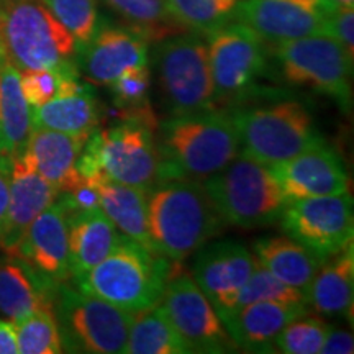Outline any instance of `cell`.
I'll return each mask as SVG.
<instances>
[{
	"instance_id": "obj_1",
	"label": "cell",
	"mask_w": 354,
	"mask_h": 354,
	"mask_svg": "<svg viewBox=\"0 0 354 354\" xmlns=\"http://www.w3.org/2000/svg\"><path fill=\"white\" fill-rule=\"evenodd\" d=\"M156 184L205 180L238 156V138L230 112L212 109L177 115L156 127Z\"/></svg>"
},
{
	"instance_id": "obj_2",
	"label": "cell",
	"mask_w": 354,
	"mask_h": 354,
	"mask_svg": "<svg viewBox=\"0 0 354 354\" xmlns=\"http://www.w3.org/2000/svg\"><path fill=\"white\" fill-rule=\"evenodd\" d=\"M151 190L146 197L149 238L153 250L167 259H187L227 223L197 180H167Z\"/></svg>"
},
{
	"instance_id": "obj_3",
	"label": "cell",
	"mask_w": 354,
	"mask_h": 354,
	"mask_svg": "<svg viewBox=\"0 0 354 354\" xmlns=\"http://www.w3.org/2000/svg\"><path fill=\"white\" fill-rule=\"evenodd\" d=\"M171 274V259L122 234L107 258L74 277V284L136 315L161 302Z\"/></svg>"
},
{
	"instance_id": "obj_4",
	"label": "cell",
	"mask_w": 354,
	"mask_h": 354,
	"mask_svg": "<svg viewBox=\"0 0 354 354\" xmlns=\"http://www.w3.org/2000/svg\"><path fill=\"white\" fill-rule=\"evenodd\" d=\"M77 51L41 0H0V53L19 71L77 68Z\"/></svg>"
},
{
	"instance_id": "obj_5",
	"label": "cell",
	"mask_w": 354,
	"mask_h": 354,
	"mask_svg": "<svg viewBox=\"0 0 354 354\" xmlns=\"http://www.w3.org/2000/svg\"><path fill=\"white\" fill-rule=\"evenodd\" d=\"M238 138V156L274 166L325 143L312 115L297 100H271L230 110Z\"/></svg>"
},
{
	"instance_id": "obj_6",
	"label": "cell",
	"mask_w": 354,
	"mask_h": 354,
	"mask_svg": "<svg viewBox=\"0 0 354 354\" xmlns=\"http://www.w3.org/2000/svg\"><path fill=\"white\" fill-rule=\"evenodd\" d=\"M154 130L140 118L128 117H122L112 127L95 128L79 154V174L86 180L104 177L148 192L156 185Z\"/></svg>"
},
{
	"instance_id": "obj_7",
	"label": "cell",
	"mask_w": 354,
	"mask_h": 354,
	"mask_svg": "<svg viewBox=\"0 0 354 354\" xmlns=\"http://www.w3.org/2000/svg\"><path fill=\"white\" fill-rule=\"evenodd\" d=\"M203 187L223 220L241 228L276 223L289 203L271 167L243 156L207 177Z\"/></svg>"
},
{
	"instance_id": "obj_8",
	"label": "cell",
	"mask_w": 354,
	"mask_h": 354,
	"mask_svg": "<svg viewBox=\"0 0 354 354\" xmlns=\"http://www.w3.org/2000/svg\"><path fill=\"white\" fill-rule=\"evenodd\" d=\"M154 66L171 117L216 109L209 48L201 35L183 32L158 41Z\"/></svg>"
},
{
	"instance_id": "obj_9",
	"label": "cell",
	"mask_w": 354,
	"mask_h": 354,
	"mask_svg": "<svg viewBox=\"0 0 354 354\" xmlns=\"http://www.w3.org/2000/svg\"><path fill=\"white\" fill-rule=\"evenodd\" d=\"M56 320L63 348L73 353H125L133 313L63 282L56 289Z\"/></svg>"
},
{
	"instance_id": "obj_10",
	"label": "cell",
	"mask_w": 354,
	"mask_h": 354,
	"mask_svg": "<svg viewBox=\"0 0 354 354\" xmlns=\"http://www.w3.org/2000/svg\"><path fill=\"white\" fill-rule=\"evenodd\" d=\"M272 51L287 84L331 97L343 112L351 110L354 57L335 38L313 35L274 44Z\"/></svg>"
},
{
	"instance_id": "obj_11",
	"label": "cell",
	"mask_w": 354,
	"mask_h": 354,
	"mask_svg": "<svg viewBox=\"0 0 354 354\" xmlns=\"http://www.w3.org/2000/svg\"><path fill=\"white\" fill-rule=\"evenodd\" d=\"M209 63L215 105H240L253 95H263L258 79L268 64V44L240 21H230L209 37Z\"/></svg>"
},
{
	"instance_id": "obj_12",
	"label": "cell",
	"mask_w": 354,
	"mask_h": 354,
	"mask_svg": "<svg viewBox=\"0 0 354 354\" xmlns=\"http://www.w3.org/2000/svg\"><path fill=\"white\" fill-rule=\"evenodd\" d=\"M279 221L286 236L326 261L353 243V197L344 192L290 201Z\"/></svg>"
},
{
	"instance_id": "obj_13",
	"label": "cell",
	"mask_w": 354,
	"mask_h": 354,
	"mask_svg": "<svg viewBox=\"0 0 354 354\" xmlns=\"http://www.w3.org/2000/svg\"><path fill=\"white\" fill-rule=\"evenodd\" d=\"M159 307L187 353L236 351L215 308L189 274H171Z\"/></svg>"
},
{
	"instance_id": "obj_14",
	"label": "cell",
	"mask_w": 354,
	"mask_h": 354,
	"mask_svg": "<svg viewBox=\"0 0 354 354\" xmlns=\"http://www.w3.org/2000/svg\"><path fill=\"white\" fill-rule=\"evenodd\" d=\"M335 0H240L233 21L251 28L268 46L326 35Z\"/></svg>"
},
{
	"instance_id": "obj_15",
	"label": "cell",
	"mask_w": 354,
	"mask_h": 354,
	"mask_svg": "<svg viewBox=\"0 0 354 354\" xmlns=\"http://www.w3.org/2000/svg\"><path fill=\"white\" fill-rule=\"evenodd\" d=\"M194 254V281L209 299L216 315H228L234 297L253 272L254 256L234 240L207 241Z\"/></svg>"
},
{
	"instance_id": "obj_16",
	"label": "cell",
	"mask_w": 354,
	"mask_h": 354,
	"mask_svg": "<svg viewBox=\"0 0 354 354\" xmlns=\"http://www.w3.org/2000/svg\"><path fill=\"white\" fill-rule=\"evenodd\" d=\"M146 64L148 41L127 26H100L77 51L79 73L92 86H110L127 71Z\"/></svg>"
},
{
	"instance_id": "obj_17",
	"label": "cell",
	"mask_w": 354,
	"mask_h": 354,
	"mask_svg": "<svg viewBox=\"0 0 354 354\" xmlns=\"http://www.w3.org/2000/svg\"><path fill=\"white\" fill-rule=\"evenodd\" d=\"M48 284L59 286L71 276L68 212L59 201L43 210L26 230L15 254Z\"/></svg>"
},
{
	"instance_id": "obj_18",
	"label": "cell",
	"mask_w": 354,
	"mask_h": 354,
	"mask_svg": "<svg viewBox=\"0 0 354 354\" xmlns=\"http://www.w3.org/2000/svg\"><path fill=\"white\" fill-rule=\"evenodd\" d=\"M274 179L287 202L297 198L338 196L348 192L349 180L343 161L325 143L271 166Z\"/></svg>"
},
{
	"instance_id": "obj_19",
	"label": "cell",
	"mask_w": 354,
	"mask_h": 354,
	"mask_svg": "<svg viewBox=\"0 0 354 354\" xmlns=\"http://www.w3.org/2000/svg\"><path fill=\"white\" fill-rule=\"evenodd\" d=\"M8 209L0 248L15 258L26 230L33 220L57 201L59 192L44 180L25 153L10 161L8 174Z\"/></svg>"
},
{
	"instance_id": "obj_20",
	"label": "cell",
	"mask_w": 354,
	"mask_h": 354,
	"mask_svg": "<svg viewBox=\"0 0 354 354\" xmlns=\"http://www.w3.org/2000/svg\"><path fill=\"white\" fill-rule=\"evenodd\" d=\"M308 305L254 302L220 318L234 346L250 353H276V338Z\"/></svg>"
},
{
	"instance_id": "obj_21",
	"label": "cell",
	"mask_w": 354,
	"mask_h": 354,
	"mask_svg": "<svg viewBox=\"0 0 354 354\" xmlns=\"http://www.w3.org/2000/svg\"><path fill=\"white\" fill-rule=\"evenodd\" d=\"M87 138V135L32 128L24 153L30 158L38 174L57 192L64 194L82 183V176L77 171V159Z\"/></svg>"
},
{
	"instance_id": "obj_22",
	"label": "cell",
	"mask_w": 354,
	"mask_h": 354,
	"mask_svg": "<svg viewBox=\"0 0 354 354\" xmlns=\"http://www.w3.org/2000/svg\"><path fill=\"white\" fill-rule=\"evenodd\" d=\"M122 233L102 209L68 214L69 268L77 277L107 258Z\"/></svg>"
},
{
	"instance_id": "obj_23",
	"label": "cell",
	"mask_w": 354,
	"mask_h": 354,
	"mask_svg": "<svg viewBox=\"0 0 354 354\" xmlns=\"http://www.w3.org/2000/svg\"><path fill=\"white\" fill-rule=\"evenodd\" d=\"M354 299L353 243L323 261L307 290V305L325 317L351 315Z\"/></svg>"
},
{
	"instance_id": "obj_24",
	"label": "cell",
	"mask_w": 354,
	"mask_h": 354,
	"mask_svg": "<svg viewBox=\"0 0 354 354\" xmlns=\"http://www.w3.org/2000/svg\"><path fill=\"white\" fill-rule=\"evenodd\" d=\"M256 263L263 266L284 284L307 295L313 277L323 261L289 236H263L253 241Z\"/></svg>"
},
{
	"instance_id": "obj_25",
	"label": "cell",
	"mask_w": 354,
	"mask_h": 354,
	"mask_svg": "<svg viewBox=\"0 0 354 354\" xmlns=\"http://www.w3.org/2000/svg\"><path fill=\"white\" fill-rule=\"evenodd\" d=\"M57 286L48 284L25 263L0 264V313L13 323L51 308Z\"/></svg>"
},
{
	"instance_id": "obj_26",
	"label": "cell",
	"mask_w": 354,
	"mask_h": 354,
	"mask_svg": "<svg viewBox=\"0 0 354 354\" xmlns=\"http://www.w3.org/2000/svg\"><path fill=\"white\" fill-rule=\"evenodd\" d=\"M32 133V107L24 97L20 71L0 53V136L3 158L12 161L25 151Z\"/></svg>"
},
{
	"instance_id": "obj_27",
	"label": "cell",
	"mask_w": 354,
	"mask_h": 354,
	"mask_svg": "<svg viewBox=\"0 0 354 354\" xmlns=\"http://www.w3.org/2000/svg\"><path fill=\"white\" fill-rule=\"evenodd\" d=\"M99 104L92 88L86 84L76 92L57 95L39 107H32V128L88 136L99 128Z\"/></svg>"
},
{
	"instance_id": "obj_28",
	"label": "cell",
	"mask_w": 354,
	"mask_h": 354,
	"mask_svg": "<svg viewBox=\"0 0 354 354\" xmlns=\"http://www.w3.org/2000/svg\"><path fill=\"white\" fill-rule=\"evenodd\" d=\"M88 183L94 184L99 190L100 209L117 227L118 232L153 250L148 232L146 190L115 183L104 177L88 180Z\"/></svg>"
},
{
	"instance_id": "obj_29",
	"label": "cell",
	"mask_w": 354,
	"mask_h": 354,
	"mask_svg": "<svg viewBox=\"0 0 354 354\" xmlns=\"http://www.w3.org/2000/svg\"><path fill=\"white\" fill-rule=\"evenodd\" d=\"M127 354H187V348L172 328L162 308L136 313L128 331Z\"/></svg>"
},
{
	"instance_id": "obj_30",
	"label": "cell",
	"mask_w": 354,
	"mask_h": 354,
	"mask_svg": "<svg viewBox=\"0 0 354 354\" xmlns=\"http://www.w3.org/2000/svg\"><path fill=\"white\" fill-rule=\"evenodd\" d=\"M127 28L141 35L148 43H158L185 30L172 19L165 0H104Z\"/></svg>"
},
{
	"instance_id": "obj_31",
	"label": "cell",
	"mask_w": 354,
	"mask_h": 354,
	"mask_svg": "<svg viewBox=\"0 0 354 354\" xmlns=\"http://www.w3.org/2000/svg\"><path fill=\"white\" fill-rule=\"evenodd\" d=\"M171 17L185 32L210 37L233 21L240 0H165Z\"/></svg>"
},
{
	"instance_id": "obj_32",
	"label": "cell",
	"mask_w": 354,
	"mask_h": 354,
	"mask_svg": "<svg viewBox=\"0 0 354 354\" xmlns=\"http://www.w3.org/2000/svg\"><path fill=\"white\" fill-rule=\"evenodd\" d=\"M113 105L120 110L122 117L140 118L156 128L158 122L149 104V91H151V71L148 64L133 68L123 73L110 84Z\"/></svg>"
},
{
	"instance_id": "obj_33",
	"label": "cell",
	"mask_w": 354,
	"mask_h": 354,
	"mask_svg": "<svg viewBox=\"0 0 354 354\" xmlns=\"http://www.w3.org/2000/svg\"><path fill=\"white\" fill-rule=\"evenodd\" d=\"M17 342L20 354L63 353L55 307L38 310L33 315L17 323Z\"/></svg>"
},
{
	"instance_id": "obj_34",
	"label": "cell",
	"mask_w": 354,
	"mask_h": 354,
	"mask_svg": "<svg viewBox=\"0 0 354 354\" xmlns=\"http://www.w3.org/2000/svg\"><path fill=\"white\" fill-rule=\"evenodd\" d=\"M254 302H281V304H302L307 305V295L302 290L295 289L279 281L271 272L266 271L263 266L256 263L253 272L241 290L238 292L233 302V310L245 307ZM230 312V313H232ZM223 318V317H221Z\"/></svg>"
},
{
	"instance_id": "obj_35",
	"label": "cell",
	"mask_w": 354,
	"mask_h": 354,
	"mask_svg": "<svg viewBox=\"0 0 354 354\" xmlns=\"http://www.w3.org/2000/svg\"><path fill=\"white\" fill-rule=\"evenodd\" d=\"M331 326L317 317H302L292 320L276 338V353L318 354L328 336Z\"/></svg>"
},
{
	"instance_id": "obj_36",
	"label": "cell",
	"mask_w": 354,
	"mask_h": 354,
	"mask_svg": "<svg viewBox=\"0 0 354 354\" xmlns=\"http://www.w3.org/2000/svg\"><path fill=\"white\" fill-rule=\"evenodd\" d=\"M82 48L99 28L97 0H41Z\"/></svg>"
},
{
	"instance_id": "obj_37",
	"label": "cell",
	"mask_w": 354,
	"mask_h": 354,
	"mask_svg": "<svg viewBox=\"0 0 354 354\" xmlns=\"http://www.w3.org/2000/svg\"><path fill=\"white\" fill-rule=\"evenodd\" d=\"M81 74L73 69H28L20 71V86L30 107H39L64 91L66 79Z\"/></svg>"
},
{
	"instance_id": "obj_38",
	"label": "cell",
	"mask_w": 354,
	"mask_h": 354,
	"mask_svg": "<svg viewBox=\"0 0 354 354\" xmlns=\"http://www.w3.org/2000/svg\"><path fill=\"white\" fill-rule=\"evenodd\" d=\"M326 35L335 38L349 56L354 57V12L353 7L339 3L328 17Z\"/></svg>"
},
{
	"instance_id": "obj_39",
	"label": "cell",
	"mask_w": 354,
	"mask_h": 354,
	"mask_svg": "<svg viewBox=\"0 0 354 354\" xmlns=\"http://www.w3.org/2000/svg\"><path fill=\"white\" fill-rule=\"evenodd\" d=\"M353 351H354L353 335L348 333V331L336 330L331 326L320 353H323V354H351Z\"/></svg>"
},
{
	"instance_id": "obj_40",
	"label": "cell",
	"mask_w": 354,
	"mask_h": 354,
	"mask_svg": "<svg viewBox=\"0 0 354 354\" xmlns=\"http://www.w3.org/2000/svg\"><path fill=\"white\" fill-rule=\"evenodd\" d=\"M8 174H10V161L0 158V238H2L3 227L7 220L8 209Z\"/></svg>"
},
{
	"instance_id": "obj_41",
	"label": "cell",
	"mask_w": 354,
	"mask_h": 354,
	"mask_svg": "<svg viewBox=\"0 0 354 354\" xmlns=\"http://www.w3.org/2000/svg\"><path fill=\"white\" fill-rule=\"evenodd\" d=\"M0 354H19L17 323L0 320Z\"/></svg>"
},
{
	"instance_id": "obj_42",
	"label": "cell",
	"mask_w": 354,
	"mask_h": 354,
	"mask_svg": "<svg viewBox=\"0 0 354 354\" xmlns=\"http://www.w3.org/2000/svg\"><path fill=\"white\" fill-rule=\"evenodd\" d=\"M335 2L343 3V6H349V7L354 6V0H335Z\"/></svg>"
},
{
	"instance_id": "obj_43",
	"label": "cell",
	"mask_w": 354,
	"mask_h": 354,
	"mask_svg": "<svg viewBox=\"0 0 354 354\" xmlns=\"http://www.w3.org/2000/svg\"><path fill=\"white\" fill-rule=\"evenodd\" d=\"M0 158H3V148H2V136H0ZM6 159V158H3ZM8 161V159H7Z\"/></svg>"
}]
</instances>
